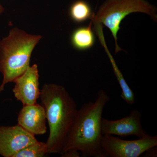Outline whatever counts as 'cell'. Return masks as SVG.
Here are the masks:
<instances>
[{"label":"cell","instance_id":"2","mask_svg":"<svg viewBox=\"0 0 157 157\" xmlns=\"http://www.w3.org/2000/svg\"><path fill=\"white\" fill-rule=\"evenodd\" d=\"M109 101L108 94L101 89L94 102L85 103L77 110L61 155L70 150H76L83 157H103L101 121L104 107Z\"/></svg>","mask_w":157,"mask_h":157},{"label":"cell","instance_id":"12","mask_svg":"<svg viewBox=\"0 0 157 157\" xmlns=\"http://www.w3.org/2000/svg\"><path fill=\"white\" fill-rule=\"evenodd\" d=\"M69 15L71 20L76 23H81L92 18L94 13L86 1L77 0L70 6Z\"/></svg>","mask_w":157,"mask_h":157},{"label":"cell","instance_id":"7","mask_svg":"<svg viewBox=\"0 0 157 157\" xmlns=\"http://www.w3.org/2000/svg\"><path fill=\"white\" fill-rule=\"evenodd\" d=\"M141 113L137 109H133L129 115L117 120L102 118L101 132L103 135H115L122 137L135 136L139 138L148 134L144 130L141 123Z\"/></svg>","mask_w":157,"mask_h":157},{"label":"cell","instance_id":"6","mask_svg":"<svg viewBox=\"0 0 157 157\" xmlns=\"http://www.w3.org/2000/svg\"><path fill=\"white\" fill-rule=\"evenodd\" d=\"M35 135L17 124L13 126H0V155L13 157L26 147L37 142Z\"/></svg>","mask_w":157,"mask_h":157},{"label":"cell","instance_id":"8","mask_svg":"<svg viewBox=\"0 0 157 157\" xmlns=\"http://www.w3.org/2000/svg\"><path fill=\"white\" fill-rule=\"evenodd\" d=\"M15 83L12 90L14 97L23 105H29L37 103L40 97L39 74L38 65L29 67L25 72L13 81Z\"/></svg>","mask_w":157,"mask_h":157},{"label":"cell","instance_id":"5","mask_svg":"<svg viewBox=\"0 0 157 157\" xmlns=\"http://www.w3.org/2000/svg\"><path fill=\"white\" fill-rule=\"evenodd\" d=\"M157 146V135H149L134 140L103 135L101 143L103 157H138L149 149Z\"/></svg>","mask_w":157,"mask_h":157},{"label":"cell","instance_id":"15","mask_svg":"<svg viewBox=\"0 0 157 157\" xmlns=\"http://www.w3.org/2000/svg\"><path fill=\"white\" fill-rule=\"evenodd\" d=\"M157 146L151 147L145 152V157H157Z\"/></svg>","mask_w":157,"mask_h":157},{"label":"cell","instance_id":"13","mask_svg":"<svg viewBox=\"0 0 157 157\" xmlns=\"http://www.w3.org/2000/svg\"><path fill=\"white\" fill-rule=\"evenodd\" d=\"M48 154L46 143L37 141L16 153L13 157H43Z\"/></svg>","mask_w":157,"mask_h":157},{"label":"cell","instance_id":"4","mask_svg":"<svg viewBox=\"0 0 157 157\" xmlns=\"http://www.w3.org/2000/svg\"><path fill=\"white\" fill-rule=\"evenodd\" d=\"M156 10L145 0H107L91 20L104 25L110 30L115 40L117 53L122 50L117 44V35L123 20L131 13L140 12L148 14L155 21Z\"/></svg>","mask_w":157,"mask_h":157},{"label":"cell","instance_id":"3","mask_svg":"<svg viewBox=\"0 0 157 157\" xmlns=\"http://www.w3.org/2000/svg\"><path fill=\"white\" fill-rule=\"evenodd\" d=\"M40 35H32L19 29L9 31L8 36L0 41V72L3 78L0 94L5 86L23 74L30 66L35 46L42 39Z\"/></svg>","mask_w":157,"mask_h":157},{"label":"cell","instance_id":"16","mask_svg":"<svg viewBox=\"0 0 157 157\" xmlns=\"http://www.w3.org/2000/svg\"><path fill=\"white\" fill-rule=\"evenodd\" d=\"M4 11H5V9H4V7L2 6V5L0 3V14H2Z\"/></svg>","mask_w":157,"mask_h":157},{"label":"cell","instance_id":"10","mask_svg":"<svg viewBox=\"0 0 157 157\" xmlns=\"http://www.w3.org/2000/svg\"><path fill=\"white\" fill-rule=\"evenodd\" d=\"M93 25H94L93 30L94 32L98 36L99 41L103 45L108 56L109 61L112 65L113 72L115 76H116L118 82L121 89L122 93L121 94V98L124 101H125L127 104L129 105H132L135 102V94L127 84L126 81L125 80L122 73L119 69L115 60L113 59V57L111 55L107 48L105 39H104V33H103V26L101 24L99 23H94Z\"/></svg>","mask_w":157,"mask_h":157},{"label":"cell","instance_id":"9","mask_svg":"<svg viewBox=\"0 0 157 157\" xmlns=\"http://www.w3.org/2000/svg\"><path fill=\"white\" fill-rule=\"evenodd\" d=\"M46 121L45 108L36 103L23 106L18 113L17 124L33 135H42L47 132Z\"/></svg>","mask_w":157,"mask_h":157},{"label":"cell","instance_id":"1","mask_svg":"<svg viewBox=\"0 0 157 157\" xmlns=\"http://www.w3.org/2000/svg\"><path fill=\"white\" fill-rule=\"evenodd\" d=\"M39 98L49 126L48 154L61 155L76 118V102L64 86L56 84H44Z\"/></svg>","mask_w":157,"mask_h":157},{"label":"cell","instance_id":"11","mask_svg":"<svg viewBox=\"0 0 157 157\" xmlns=\"http://www.w3.org/2000/svg\"><path fill=\"white\" fill-rule=\"evenodd\" d=\"M92 25L91 21L87 26L79 27L73 31L70 37V41L75 49L79 51L86 50L94 45L95 36L92 28Z\"/></svg>","mask_w":157,"mask_h":157},{"label":"cell","instance_id":"14","mask_svg":"<svg viewBox=\"0 0 157 157\" xmlns=\"http://www.w3.org/2000/svg\"><path fill=\"white\" fill-rule=\"evenodd\" d=\"M63 157H79L80 156V152L76 150H70L65 152L61 155Z\"/></svg>","mask_w":157,"mask_h":157}]
</instances>
